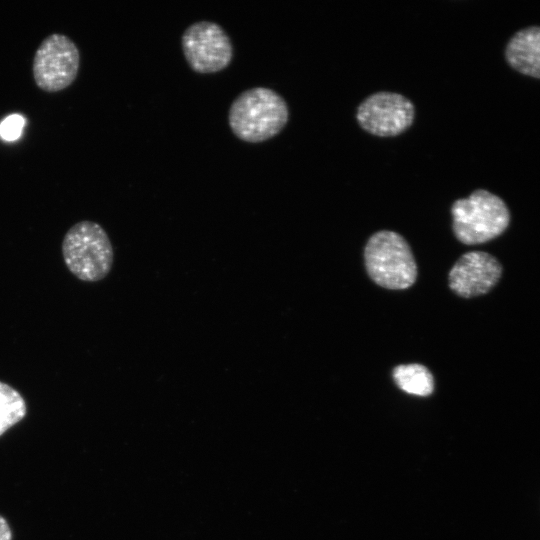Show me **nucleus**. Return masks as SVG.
<instances>
[{
  "label": "nucleus",
  "mask_w": 540,
  "mask_h": 540,
  "mask_svg": "<svg viewBox=\"0 0 540 540\" xmlns=\"http://www.w3.org/2000/svg\"><path fill=\"white\" fill-rule=\"evenodd\" d=\"M289 119L285 99L267 87L241 92L231 103L228 123L234 135L249 143L266 141L278 134Z\"/></svg>",
  "instance_id": "1"
},
{
  "label": "nucleus",
  "mask_w": 540,
  "mask_h": 540,
  "mask_svg": "<svg viewBox=\"0 0 540 540\" xmlns=\"http://www.w3.org/2000/svg\"><path fill=\"white\" fill-rule=\"evenodd\" d=\"M455 237L466 245L485 243L502 234L510 221L509 210L497 195L484 189L456 200L451 206Z\"/></svg>",
  "instance_id": "2"
},
{
  "label": "nucleus",
  "mask_w": 540,
  "mask_h": 540,
  "mask_svg": "<svg viewBox=\"0 0 540 540\" xmlns=\"http://www.w3.org/2000/svg\"><path fill=\"white\" fill-rule=\"evenodd\" d=\"M364 261L369 277L383 288L402 290L416 281L413 253L397 232L381 230L371 235L364 249Z\"/></svg>",
  "instance_id": "3"
},
{
  "label": "nucleus",
  "mask_w": 540,
  "mask_h": 540,
  "mask_svg": "<svg viewBox=\"0 0 540 540\" xmlns=\"http://www.w3.org/2000/svg\"><path fill=\"white\" fill-rule=\"evenodd\" d=\"M62 255L68 270L78 279L96 282L104 279L113 265V247L102 226L80 221L65 234Z\"/></svg>",
  "instance_id": "4"
},
{
  "label": "nucleus",
  "mask_w": 540,
  "mask_h": 540,
  "mask_svg": "<svg viewBox=\"0 0 540 540\" xmlns=\"http://www.w3.org/2000/svg\"><path fill=\"white\" fill-rule=\"evenodd\" d=\"M184 57L197 73H215L226 68L233 58V45L225 30L212 21L189 25L181 37Z\"/></svg>",
  "instance_id": "5"
},
{
  "label": "nucleus",
  "mask_w": 540,
  "mask_h": 540,
  "mask_svg": "<svg viewBox=\"0 0 540 540\" xmlns=\"http://www.w3.org/2000/svg\"><path fill=\"white\" fill-rule=\"evenodd\" d=\"M80 65L76 44L67 36L52 34L38 47L33 60L37 86L46 92L67 88L75 80Z\"/></svg>",
  "instance_id": "6"
},
{
  "label": "nucleus",
  "mask_w": 540,
  "mask_h": 540,
  "mask_svg": "<svg viewBox=\"0 0 540 540\" xmlns=\"http://www.w3.org/2000/svg\"><path fill=\"white\" fill-rule=\"evenodd\" d=\"M415 108L410 99L391 91H378L358 106L356 119L367 132L377 136H395L413 122Z\"/></svg>",
  "instance_id": "7"
},
{
  "label": "nucleus",
  "mask_w": 540,
  "mask_h": 540,
  "mask_svg": "<svg viewBox=\"0 0 540 540\" xmlns=\"http://www.w3.org/2000/svg\"><path fill=\"white\" fill-rule=\"evenodd\" d=\"M502 274V266L483 251L463 254L449 272V287L458 296L471 298L490 291Z\"/></svg>",
  "instance_id": "8"
},
{
  "label": "nucleus",
  "mask_w": 540,
  "mask_h": 540,
  "mask_svg": "<svg viewBox=\"0 0 540 540\" xmlns=\"http://www.w3.org/2000/svg\"><path fill=\"white\" fill-rule=\"evenodd\" d=\"M505 55L515 70L540 78V26L518 31L508 42Z\"/></svg>",
  "instance_id": "9"
},
{
  "label": "nucleus",
  "mask_w": 540,
  "mask_h": 540,
  "mask_svg": "<svg viewBox=\"0 0 540 540\" xmlns=\"http://www.w3.org/2000/svg\"><path fill=\"white\" fill-rule=\"evenodd\" d=\"M392 375L396 385L408 394L424 397L433 392V376L424 365H398L393 369Z\"/></svg>",
  "instance_id": "10"
},
{
  "label": "nucleus",
  "mask_w": 540,
  "mask_h": 540,
  "mask_svg": "<svg viewBox=\"0 0 540 540\" xmlns=\"http://www.w3.org/2000/svg\"><path fill=\"white\" fill-rule=\"evenodd\" d=\"M26 402L12 386L0 381V436L26 415Z\"/></svg>",
  "instance_id": "11"
},
{
  "label": "nucleus",
  "mask_w": 540,
  "mask_h": 540,
  "mask_svg": "<svg viewBox=\"0 0 540 540\" xmlns=\"http://www.w3.org/2000/svg\"><path fill=\"white\" fill-rule=\"evenodd\" d=\"M26 120L20 114H11L0 123V137L5 141L17 140L23 131Z\"/></svg>",
  "instance_id": "12"
},
{
  "label": "nucleus",
  "mask_w": 540,
  "mask_h": 540,
  "mask_svg": "<svg viewBox=\"0 0 540 540\" xmlns=\"http://www.w3.org/2000/svg\"><path fill=\"white\" fill-rule=\"evenodd\" d=\"M0 540H12V532L7 521L0 515Z\"/></svg>",
  "instance_id": "13"
}]
</instances>
